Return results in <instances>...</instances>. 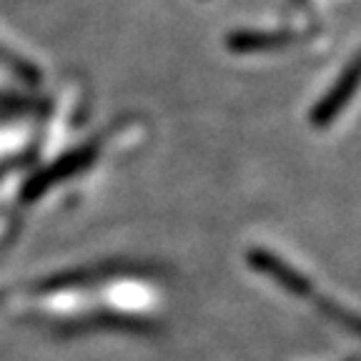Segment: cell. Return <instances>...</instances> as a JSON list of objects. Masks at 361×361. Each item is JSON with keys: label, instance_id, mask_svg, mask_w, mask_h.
Listing matches in <instances>:
<instances>
[{"label": "cell", "instance_id": "7a4b0ae2", "mask_svg": "<svg viewBox=\"0 0 361 361\" xmlns=\"http://www.w3.org/2000/svg\"><path fill=\"white\" fill-rule=\"evenodd\" d=\"M293 40V33H269V30H238L228 35V48L233 53H259V51H276Z\"/></svg>", "mask_w": 361, "mask_h": 361}, {"label": "cell", "instance_id": "6da1fadb", "mask_svg": "<svg viewBox=\"0 0 361 361\" xmlns=\"http://www.w3.org/2000/svg\"><path fill=\"white\" fill-rule=\"evenodd\" d=\"M359 85V61H351L346 71L334 80V85L326 90V96L311 108V126L314 128H329L338 118V113L351 103Z\"/></svg>", "mask_w": 361, "mask_h": 361}]
</instances>
